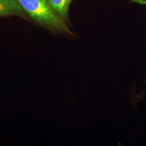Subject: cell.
<instances>
[{
	"label": "cell",
	"mask_w": 146,
	"mask_h": 146,
	"mask_svg": "<svg viewBox=\"0 0 146 146\" xmlns=\"http://www.w3.org/2000/svg\"><path fill=\"white\" fill-rule=\"evenodd\" d=\"M22 8L37 22L55 31L74 34L65 21L52 9L48 0H17Z\"/></svg>",
	"instance_id": "obj_1"
},
{
	"label": "cell",
	"mask_w": 146,
	"mask_h": 146,
	"mask_svg": "<svg viewBox=\"0 0 146 146\" xmlns=\"http://www.w3.org/2000/svg\"><path fill=\"white\" fill-rule=\"evenodd\" d=\"M23 9L17 0H0V16L9 15H23Z\"/></svg>",
	"instance_id": "obj_2"
},
{
	"label": "cell",
	"mask_w": 146,
	"mask_h": 146,
	"mask_svg": "<svg viewBox=\"0 0 146 146\" xmlns=\"http://www.w3.org/2000/svg\"><path fill=\"white\" fill-rule=\"evenodd\" d=\"M73 0H48L52 9L64 21H68V11L69 5Z\"/></svg>",
	"instance_id": "obj_3"
},
{
	"label": "cell",
	"mask_w": 146,
	"mask_h": 146,
	"mask_svg": "<svg viewBox=\"0 0 146 146\" xmlns=\"http://www.w3.org/2000/svg\"><path fill=\"white\" fill-rule=\"evenodd\" d=\"M131 2L140 4L142 5H146V0H129Z\"/></svg>",
	"instance_id": "obj_4"
}]
</instances>
